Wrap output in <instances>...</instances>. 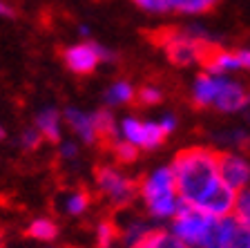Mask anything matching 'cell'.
Instances as JSON below:
<instances>
[{"label":"cell","mask_w":250,"mask_h":248,"mask_svg":"<svg viewBox=\"0 0 250 248\" xmlns=\"http://www.w3.org/2000/svg\"><path fill=\"white\" fill-rule=\"evenodd\" d=\"M119 136L132 143L139 150H154L166 141V132H163L159 121H143L136 116H125L119 121Z\"/></svg>","instance_id":"7"},{"label":"cell","mask_w":250,"mask_h":248,"mask_svg":"<svg viewBox=\"0 0 250 248\" xmlns=\"http://www.w3.org/2000/svg\"><path fill=\"white\" fill-rule=\"evenodd\" d=\"M159 45L163 47L167 61L179 68H192L199 63H206L214 43L206 29L201 27H188V29H170L159 36Z\"/></svg>","instance_id":"3"},{"label":"cell","mask_w":250,"mask_h":248,"mask_svg":"<svg viewBox=\"0 0 250 248\" xmlns=\"http://www.w3.org/2000/svg\"><path fill=\"white\" fill-rule=\"evenodd\" d=\"M206 248H250V228H244L232 217L217 219V226Z\"/></svg>","instance_id":"9"},{"label":"cell","mask_w":250,"mask_h":248,"mask_svg":"<svg viewBox=\"0 0 250 248\" xmlns=\"http://www.w3.org/2000/svg\"><path fill=\"white\" fill-rule=\"evenodd\" d=\"M230 217L237 224H241L244 228H250V188L237 192V199H234V208Z\"/></svg>","instance_id":"23"},{"label":"cell","mask_w":250,"mask_h":248,"mask_svg":"<svg viewBox=\"0 0 250 248\" xmlns=\"http://www.w3.org/2000/svg\"><path fill=\"white\" fill-rule=\"evenodd\" d=\"M250 92L241 85L239 81H234L230 76H221V83H219V92L217 98H214L212 108L221 114H237L244 112L246 101H248Z\"/></svg>","instance_id":"10"},{"label":"cell","mask_w":250,"mask_h":248,"mask_svg":"<svg viewBox=\"0 0 250 248\" xmlns=\"http://www.w3.org/2000/svg\"><path fill=\"white\" fill-rule=\"evenodd\" d=\"M94 237H96L99 248H107V246H114V244H116V239L121 237V230L112 222H109V219H103V222L96 224Z\"/></svg>","instance_id":"24"},{"label":"cell","mask_w":250,"mask_h":248,"mask_svg":"<svg viewBox=\"0 0 250 248\" xmlns=\"http://www.w3.org/2000/svg\"><path fill=\"white\" fill-rule=\"evenodd\" d=\"M136 98H139V103L152 108V105H159L163 101V90L159 85H143L136 92Z\"/></svg>","instance_id":"26"},{"label":"cell","mask_w":250,"mask_h":248,"mask_svg":"<svg viewBox=\"0 0 250 248\" xmlns=\"http://www.w3.org/2000/svg\"><path fill=\"white\" fill-rule=\"evenodd\" d=\"M219 5V0H172V11L183 16H199Z\"/></svg>","instance_id":"22"},{"label":"cell","mask_w":250,"mask_h":248,"mask_svg":"<svg viewBox=\"0 0 250 248\" xmlns=\"http://www.w3.org/2000/svg\"><path fill=\"white\" fill-rule=\"evenodd\" d=\"M136 248H188V246L172 230H156V228H152V233Z\"/></svg>","instance_id":"20"},{"label":"cell","mask_w":250,"mask_h":248,"mask_svg":"<svg viewBox=\"0 0 250 248\" xmlns=\"http://www.w3.org/2000/svg\"><path fill=\"white\" fill-rule=\"evenodd\" d=\"M203 65H206V72L219 74V76H228L230 72L241 69V61L237 49H221V47H214Z\"/></svg>","instance_id":"15"},{"label":"cell","mask_w":250,"mask_h":248,"mask_svg":"<svg viewBox=\"0 0 250 248\" xmlns=\"http://www.w3.org/2000/svg\"><path fill=\"white\" fill-rule=\"evenodd\" d=\"M34 125L38 128L42 139L54 141V143L62 139V125H65V119H62V112H58V110L52 108V105L38 110Z\"/></svg>","instance_id":"14"},{"label":"cell","mask_w":250,"mask_h":248,"mask_svg":"<svg viewBox=\"0 0 250 248\" xmlns=\"http://www.w3.org/2000/svg\"><path fill=\"white\" fill-rule=\"evenodd\" d=\"M109 150H112V155H114V159L119 161V163H134L136 157H139V148H134L132 143H127L125 139H114L112 143H109Z\"/></svg>","instance_id":"25"},{"label":"cell","mask_w":250,"mask_h":248,"mask_svg":"<svg viewBox=\"0 0 250 248\" xmlns=\"http://www.w3.org/2000/svg\"><path fill=\"white\" fill-rule=\"evenodd\" d=\"M2 135H5V130H2V125H0V136H2Z\"/></svg>","instance_id":"36"},{"label":"cell","mask_w":250,"mask_h":248,"mask_svg":"<svg viewBox=\"0 0 250 248\" xmlns=\"http://www.w3.org/2000/svg\"><path fill=\"white\" fill-rule=\"evenodd\" d=\"M78 34H81V36H89V27L81 25V27H78Z\"/></svg>","instance_id":"35"},{"label":"cell","mask_w":250,"mask_h":248,"mask_svg":"<svg viewBox=\"0 0 250 248\" xmlns=\"http://www.w3.org/2000/svg\"><path fill=\"white\" fill-rule=\"evenodd\" d=\"M139 197L154 219H174L181 210L183 202L177 188V179L170 165L154 168L146 179L139 183Z\"/></svg>","instance_id":"2"},{"label":"cell","mask_w":250,"mask_h":248,"mask_svg":"<svg viewBox=\"0 0 250 248\" xmlns=\"http://www.w3.org/2000/svg\"><path fill=\"white\" fill-rule=\"evenodd\" d=\"M94 123H96V132H99V141L112 143L119 139V121L114 119V114L109 110H99L94 112Z\"/></svg>","instance_id":"18"},{"label":"cell","mask_w":250,"mask_h":248,"mask_svg":"<svg viewBox=\"0 0 250 248\" xmlns=\"http://www.w3.org/2000/svg\"><path fill=\"white\" fill-rule=\"evenodd\" d=\"M224 141H228L237 150H246V148H250V132H246V130H230V132L224 135Z\"/></svg>","instance_id":"29"},{"label":"cell","mask_w":250,"mask_h":248,"mask_svg":"<svg viewBox=\"0 0 250 248\" xmlns=\"http://www.w3.org/2000/svg\"><path fill=\"white\" fill-rule=\"evenodd\" d=\"M219 83H221V76L219 74H210L203 72L194 78L192 88H190V98L197 108H212L214 98H217L219 92Z\"/></svg>","instance_id":"13"},{"label":"cell","mask_w":250,"mask_h":248,"mask_svg":"<svg viewBox=\"0 0 250 248\" xmlns=\"http://www.w3.org/2000/svg\"><path fill=\"white\" fill-rule=\"evenodd\" d=\"M107 248H119V246H107Z\"/></svg>","instance_id":"37"},{"label":"cell","mask_w":250,"mask_h":248,"mask_svg":"<svg viewBox=\"0 0 250 248\" xmlns=\"http://www.w3.org/2000/svg\"><path fill=\"white\" fill-rule=\"evenodd\" d=\"M136 92H139V90H136L130 81H123V78H121V81H114L105 90L103 101L107 108H121V105L132 103L136 98Z\"/></svg>","instance_id":"16"},{"label":"cell","mask_w":250,"mask_h":248,"mask_svg":"<svg viewBox=\"0 0 250 248\" xmlns=\"http://www.w3.org/2000/svg\"><path fill=\"white\" fill-rule=\"evenodd\" d=\"M159 123H161L163 132H166L167 136H170L172 132H174V130L179 128V119H177V114H172V112H166V114H163L161 119H159Z\"/></svg>","instance_id":"31"},{"label":"cell","mask_w":250,"mask_h":248,"mask_svg":"<svg viewBox=\"0 0 250 248\" xmlns=\"http://www.w3.org/2000/svg\"><path fill=\"white\" fill-rule=\"evenodd\" d=\"M96 192L112 208H127L139 197V183L116 165H101L94 175Z\"/></svg>","instance_id":"4"},{"label":"cell","mask_w":250,"mask_h":248,"mask_svg":"<svg viewBox=\"0 0 250 248\" xmlns=\"http://www.w3.org/2000/svg\"><path fill=\"white\" fill-rule=\"evenodd\" d=\"M62 119H65V125L83 143L92 145L99 141V132H96V123H94V112H85L81 108H65L62 110Z\"/></svg>","instance_id":"12"},{"label":"cell","mask_w":250,"mask_h":248,"mask_svg":"<svg viewBox=\"0 0 250 248\" xmlns=\"http://www.w3.org/2000/svg\"><path fill=\"white\" fill-rule=\"evenodd\" d=\"M27 235L38 242H52L58 237V224L52 217H36L27 224Z\"/></svg>","instance_id":"19"},{"label":"cell","mask_w":250,"mask_h":248,"mask_svg":"<svg viewBox=\"0 0 250 248\" xmlns=\"http://www.w3.org/2000/svg\"><path fill=\"white\" fill-rule=\"evenodd\" d=\"M139 9L147 14H167L172 11V0H132Z\"/></svg>","instance_id":"27"},{"label":"cell","mask_w":250,"mask_h":248,"mask_svg":"<svg viewBox=\"0 0 250 248\" xmlns=\"http://www.w3.org/2000/svg\"><path fill=\"white\" fill-rule=\"evenodd\" d=\"M42 143V135L38 132L36 125H31V128H25L21 132V145L25 150H36L38 145Z\"/></svg>","instance_id":"28"},{"label":"cell","mask_w":250,"mask_h":248,"mask_svg":"<svg viewBox=\"0 0 250 248\" xmlns=\"http://www.w3.org/2000/svg\"><path fill=\"white\" fill-rule=\"evenodd\" d=\"M14 16V9L7 5L5 0H0V18H11Z\"/></svg>","instance_id":"33"},{"label":"cell","mask_w":250,"mask_h":248,"mask_svg":"<svg viewBox=\"0 0 250 248\" xmlns=\"http://www.w3.org/2000/svg\"><path fill=\"white\" fill-rule=\"evenodd\" d=\"M150 233H152V228L147 226L146 222L136 219V222H130L127 226H123V230H121V237H119V239L123 242L125 248H136Z\"/></svg>","instance_id":"21"},{"label":"cell","mask_w":250,"mask_h":248,"mask_svg":"<svg viewBox=\"0 0 250 248\" xmlns=\"http://www.w3.org/2000/svg\"><path fill=\"white\" fill-rule=\"evenodd\" d=\"M61 206H62L65 215H69V217H81V215H85L87 208L92 206V195H89L87 190H83V188H74V190L62 195Z\"/></svg>","instance_id":"17"},{"label":"cell","mask_w":250,"mask_h":248,"mask_svg":"<svg viewBox=\"0 0 250 248\" xmlns=\"http://www.w3.org/2000/svg\"><path fill=\"white\" fill-rule=\"evenodd\" d=\"M237 54H239V61H241V69L250 72V49H237Z\"/></svg>","instance_id":"32"},{"label":"cell","mask_w":250,"mask_h":248,"mask_svg":"<svg viewBox=\"0 0 250 248\" xmlns=\"http://www.w3.org/2000/svg\"><path fill=\"white\" fill-rule=\"evenodd\" d=\"M58 155H61V159H65V161H74L78 157V145L74 143V141H61Z\"/></svg>","instance_id":"30"},{"label":"cell","mask_w":250,"mask_h":248,"mask_svg":"<svg viewBox=\"0 0 250 248\" xmlns=\"http://www.w3.org/2000/svg\"><path fill=\"white\" fill-rule=\"evenodd\" d=\"M109 61H114V54L105 49L103 45L92 41L74 43V45L62 49V63L67 65L69 72L78 74V76L92 74L101 63H109Z\"/></svg>","instance_id":"6"},{"label":"cell","mask_w":250,"mask_h":248,"mask_svg":"<svg viewBox=\"0 0 250 248\" xmlns=\"http://www.w3.org/2000/svg\"><path fill=\"white\" fill-rule=\"evenodd\" d=\"M234 199H237V190L226 186L224 181H219L217 186H214V190L194 208L208 212V215H212V217H217V219H224V217H230V215H232Z\"/></svg>","instance_id":"11"},{"label":"cell","mask_w":250,"mask_h":248,"mask_svg":"<svg viewBox=\"0 0 250 248\" xmlns=\"http://www.w3.org/2000/svg\"><path fill=\"white\" fill-rule=\"evenodd\" d=\"M181 202L188 206L199 203L214 190L221 177H219V152L206 145H194L181 150L170 163Z\"/></svg>","instance_id":"1"},{"label":"cell","mask_w":250,"mask_h":248,"mask_svg":"<svg viewBox=\"0 0 250 248\" xmlns=\"http://www.w3.org/2000/svg\"><path fill=\"white\" fill-rule=\"evenodd\" d=\"M217 226V217L199 210L194 206L183 203L177 217L172 219L170 230L186 244L188 248H206L212 237V230Z\"/></svg>","instance_id":"5"},{"label":"cell","mask_w":250,"mask_h":248,"mask_svg":"<svg viewBox=\"0 0 250 248\" xmlns=\"http://www.w3.org/2000/svg\"><path fill=\"white\" fill-rule=\"evenodd\" d=\"M219 177L237 192L250 188V159L237 150L219 152Z\"/></svg>","instance_id":"8"},{"label":"cell","mask_w":250,"mask_h":248,"mask_svg":"<svg viewBox=\"0 0 250 248\" xmlns=\"http://www.w3.org/2000/svg\"><path fill=\"white\" fill-rule=\"evenodd\" d=\"M246 116V121L250 123V96H248V101H246V108H244V112H241Z\"/></svg>","instance_id":"34"}]
</instances>
